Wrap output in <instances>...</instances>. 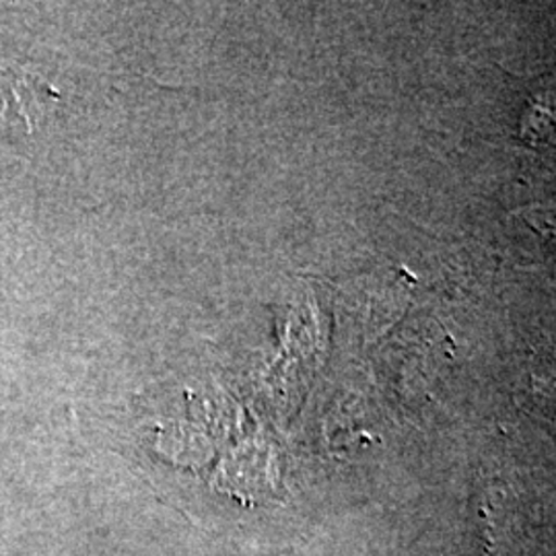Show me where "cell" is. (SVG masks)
Masks as SVG:
<instances>
[{"label":"cell","instance_id":"obj_1","mask_svg":"<svg viewBox=\"0 0 556 556\" xmlns=\"http://www.w3.org/2000/svg\"><path fill=\"white\" fill-rule=\"evenodd\" d=\"M54 100V89L40 77L25 71L0 68V122L29 132Z\"/></svg>","mask_w":556,"mask_h":556}]
</instances>
